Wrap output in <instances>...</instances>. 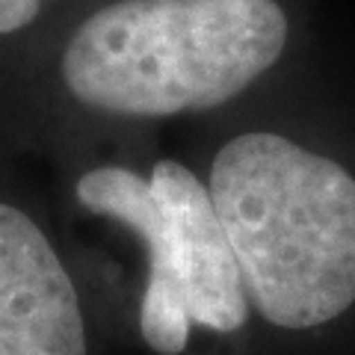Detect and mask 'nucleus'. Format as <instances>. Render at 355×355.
<instances>
[{
	"mask_svg": "<svg viewBox=\"0 0 355 355\" xmlns=\"http://www.w3.org/2000/svg\"><path fill=\"white\" fill-rule=\"evenodd\" d=\"M207 193L249 305L270 326L308 331L355 305V175L284 133L231 137Z\"/></svg>",
	"mask_w": 355,
	"mask_h": 355,
	"instance_id": "f257e3e1",
	"label": "nucleus"
},
{
	"mask_svg": "<svg viewBox=\"0 0 355 355\" xmlns=\"http://www.w3.org/2000/svg\"><path fill=\"white\" fill-rule=\"evenodd\" d=\"M74 198L92 216L133 231L146 246L139 331L154 352L181 355L193 326L219 335L243 329L252 305L207 184L196 172L178 160L154 163L148 175L98 166L80 175Z\"/></svg>",
	"mask_w": 355,
	"mask_h": 355,
	"instance_id": "7ed1b4c3",
	"label": "nucleus"
},
{
	"mask_svg": "<svg viewBox=\"0 0 355 355\" xmlns=\"http://www.w3.org/2000/svg\"><path fill=\"white\" fill-rule=\"evenodd\" d=\"M48 0H0V39L18 36L36 24Z\"/></svg>",
	"mask_w": 355,
	"mask_h": 355,
	"instance_id": "39448f33",
	"label": "nucleus"
},
{
	"mask_svg": "<svg viewBox=\"0 0 355 355\" xmlns=\"http://www.w3.org/2000/svg\"><path fill=\"white\" fill-rule=\"evenodd\" d=\"M287 44L282 0H110L65 39L60 77L98 113L172 119L234 101Z\"/></svg>",
	"mask_w": 355,
	"mask_h": 355,
	"instance_id": "f03ea898",
	"label": "nucleus"
},
{
	"mask_svg": "<svg viewBox=\"0 0 355 355\" xmlns=\"http://www.w3.org/2000/svg\"><path fill=\"white\" fill-rule=\"evenodd\" d=\"M0 355H86L69 270L24 210L0 202Z\"/></svg>",
	"mask_w": 355,
	"mask_h": 355,
	"instance_id": "20e7f679",
	"label": "nucleus"
}]
</instances>
